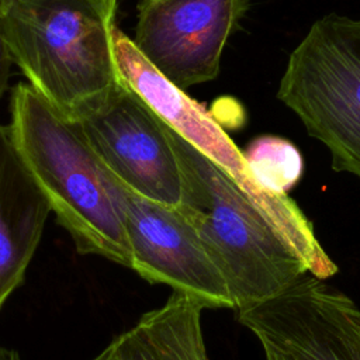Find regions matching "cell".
Instances as JSON below:
<instances>
[{"label":"cell","instance_id":"cell-5","mask_svg":"<svg viewBox=\"0 0 360 360\" xmlns=\"http://www.w3.org/2000/svg\"><path fill=\"white\" fill-rule=\"evenodd\" d=\"M238 321L288 360H360V308L305 273L271 300L238 311Z\"/></svg>","mask_w":360,"mask_h":360},{"label":"cell","instance_id":"cell-3","mask_svg":"<svg viewBox=\"0 0 360 360\" xmlns=\"http://www.w3.org/2000/svg\"><path fill=\"white\" fill-rule=\"evenodd\" d=\"M114 25L93 0H0V31L13 63L75 124L98 112L121 84Z\"/></svg>","mask_w":360,"mask_h":360},{"label":"cell","instance_id":"cell-6","mask_svg":"<svg viewBox=\"0 0 360 360\" xmlns=\"http://www.w3.org/2000/svg\"><path fill=\"white\" fill-rule=\"evenodd\" d=\"M79 127L101 163L128 190L167 207L181 205L183 179L170 127L136 93L121 83Z\"/></svg>","mask_w":360,"mask_h":360},{"label":"cell","instance_id":"cell-12","mask_svg":"<svg viewBox=\"0 0 360 360\" xmlns=\"http://www.w3.org/2000/svg\"><path fill=\"white\" fill-rule=\"evenodd\" d=\"M11 63H13L11 55L8 52V48L0 31V98L4 96L6 90L8 89V82L11 76Z\"/></svg>","mask_w":360,"mask_h":360},{"label":"cell","instance_id":"cell-4","mask_svg":"<svg viewBox=\"0 0 360 360\" xmlns=\"http://www.w3.org/2000/svg\"><path fill=\"white\" fill-rule=\"evenodd\" d=\"M277 98L328 148L333 170L360 180V20L318 18L291 52Z\"/></svg>","mask_w":360,"mask_h":360},{"label":"cell","instance_id":"cell-2","mask_svg":"<svg viewBox=\"0 0 360 360\" xmlns=\"http://www.w3.org/2000/svg\"><path fill=\"white\" fill-rule=\"evenodd\" d=\"M8 129L76 252L131 266L124 226V184L101 163L79 124L49 105L28 83L10 97Z\"/></svg>","mask_w":360,"mask_h":360},{"label":"cell","instance_id":"cell-11","mask_svg":"<svg viewBox=\"0 0 360 360\" xmlns=\"http://www.w3.org/2000/svg\"><path fill=\"white\" fill-rule=\"evenodd\" d=\"M242 153L255 184L269 193L287 195L302 174V156L288 139L262 135Z\"/></svg>","mask_w":360,"mask_h":360},{"label":"cell","instance_id":"cell-9","mask_svg":"<svg viewBox=\"0 0 360 360\" xmlns=\"http://www.w3.org/2000/svg\"><path fill=\"white\" fill-rule=\"evenodd\" d=\"M49 204L0 124V309L24 281L39 245Z\"/></svg>","mask_w":360,"mask_h":360},{"label":"cell","instance_id":"cell-15","mask_svg":"<svg viewBox=\"0 0 360 360\" xmlns=\"http://www.w3.org/2000/svg\"><path fill=\"white\" fill-rule=\"evenodd\" d=\"M264 350V354H266V360H288L283 356H280L278 353L273 352V350H269V349H263Z\"/></svg>","mask_w":360,"mask_h":360},{"label":"cell","instance_id":"cell-1","mask_svg":"<svg viewBox=\"0 0 360 360\" xmlns=\"http://www.w3.org/2000/svg\"><path fill=\"white\" fill-rule=\"evenodd\" d=\"M183 179L177 208L221 270L236 309L281 294L305 273L326 280L338 266L298 205H267L170 128Z\"/></svg>","mask_w":360,"mask_h":360},{"label":"cell","instance_id":"cell-10","mask_svg":"<svg viewBox=\"0 0 360 360\" xmlns=\"http://www.w3.org/2000/svg\"><path fill=\"white\" fill-rule=\"evenodd\" d=\"M204 309L193 297L173 291L94 360H210L201 329Z\"/></svg>","mask_w":360,"mask_h":360},{"label":"cell","instance_id":"cell-8","mask_svg":"<svg viewBox=\"0 0 360 360\" xmlns=\"http://www.w3.org/2000/svg\"><path fill=\"white\" fill-rule=\"evenodd\" d=\"M122 208L129 269L150 284H166L193 297L204 308H236L221 270L177 208L143 198L125 186Z\"/></svg>","mask_w":360,"mask_h":360},{"label":"cell","instance_id":"cell-14","mask_svg":"<svg viewBox=\"0 0 360 360\" xmlns=\"http://www.w3.org/2000/svg\"><path fill=\"white\" fill-rule=\"evenodd\" d=\"M0 360H21L18 352L0 346Z\"/></svg>","mask_w":360,"mask_h":360},{"label":"cell","instance_id":"cell-7","mask_svg":"<svg viewBox=\"0 0 360 360\" xmlns=\"http://www.w3.org/2000/svg\"><path fill=\"white\" fill-rule=\"evenodd\" d=\"M248 7L249 0H141L132 42L186 91L218 76L225 44Z\"/></svg>","mask_w":360,"mask_h":360},{"label":"cell","instance_id":"cell-13","mask_svg":"<svg viewBox=\"0 0 360 360\" xmlns=\"http://www.w3.org/2000/svg\"><path fill=\"white\" fill-rule=\"evenodd\" d=\"M93 1H96V4L101 8L105 17L114 22L115 11H117V0H93Z\"/></svg>","mask_w":360,"mask_h":360}]
</instances>
